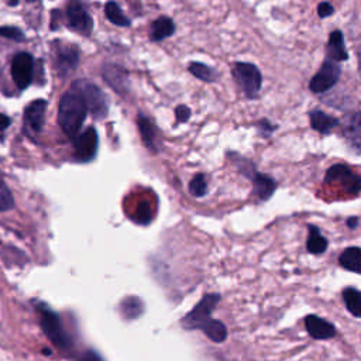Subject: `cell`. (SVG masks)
I'll list each match as a JSON object with an SVG mask.
<instances>
[{
	"label": "cell",
	"instance_id": "cell-13",
	"mask_svg": "<svg viewBox=\"0 0 361 361\" xmlns=\"http://www.w3.org/2000/svg\"><path fill=\"white\" fill-rule=\"evenodd\" d=\"M79 62V49L73 44L61 45L56 52V66L62 76L75 71Z\"/></svg>",
	"mask_w": 361,
	"mask_h": 361
},
{
	"label": "cell",
	"instance_id": "cell-25",
	"mask_svg": "<svg viewBox=\"0 0 361 361\" xmlns=\"http://www.w3.org/2000/svg\"><path fill=\"white\" fill-rule=\"evenodd\" d=\"M120 309H121V313L124 317L127 319H135V317H140L144 312V305L141 302L140 298H135V296H128L126 298L121 305H120Z\"/></svg>",
	"mask_w": 361,
	"mask_h": 361
},
{
	"label": "cell",
	"instance_id": "cell-1",
	"mask_svg": "<svg viewBox=\"0 0 361 361\" xmlns=\"http://www.w3.org/2000/svg\"><path fill=\"white\" fill-rule=\"evenodd\" d=\"M220 300L219 293L204 295L197 305L180 320L182 326L188 330H202L212 341L221 343L227 337L226 326L216 319L210 317L212 310Z\"/></svg>",
	"mask_w": 361,
	"mask_h": 361
},
{
	"label": "cell",
	"instance_id": "cell-16",
	"mask_svg": "<svg viewBox=\"0 0 361 361\" xmlns=\"http://www.w3.org/2000/svg\"><path fill=\"white\" fill-rule=\"evenodd\" d=\"M137 126H138V131L141 134V140H142L144 145L149 151L158 152V141H157L158 140V130H157L155 124L151 121V118H148L142 113H138Z\"/></svg>",
	"mask_w": 361,
	"mask_h": 361
},
{
	"label": "cell",
	"instance_id": "cell-31",
	"mask_svg": "<svg viewBox=\"0 0 361 361\" xmlns=\"http://www.w3.org/2000/svg\"><path fill=\"white\" fill-rule=\"evenodd\" d=\"M258 130L261 133L262 137H269L275 130H276V126H274L271 121H268L267 118H262L258 121Z\"/></svg>",
	"mask_w": 361,
	"mask_h": 361
},
{
	"label": "cell",
	"instance_id": "cell-5",
	"mask_svg": "<svg viewBox=\"0 0 361 361\" xmlns=\"http://www.w3.org/2000/svg\"><path fill=\"white\" fill-rule=\"evenodd\" d=\"M237 157H238V155H237ZM234 161H235V164H237L238 171H240L244 176H247V178L251 179L255 195H257L261 200H264V202L268 200V199L274 195V192H275V189H276V186H278L276 180H275L272 176H269V175H265V173L258 172V171L255 169V166H254L250 161H247V159H243L244 165H243L238 159H234Z\"/></svg>",
	"mask_w": 361,
	"mask_h": 361
},
{
	"label": "cell",
	"instance_id": "cell-34",
	"mask_svg": "<svg viewBox=\"0 0 361 361\" xmlns=\"http://www.w3.org/2000/svg\"><path fill=\"white\" fill-rule=\"evenodd\" d=\"M76 361H102V358L94 351H86Z\"/></svg>",
	"mask_w": 361,
	"mask_h": 361
},
{
	"label": "cell",
	"instance_id": "cell-11",
	"mask_svg": "<svg viewBox=\"0 0 361 361\" xmlns=\"http://www.w3.org/2000/svg\"><path fill=\"white\" fill-rule=\"evenodd\" d=\"M326 182H340L345 188L348 193L357 195L360 192V178L348 168L347 165L343 164H336L330 166L324 175Z\"/></svg>",
	"mask_w": 361,
	"mask_h": 361
},
{
	"label": "cell",
	"instance_id": "cell-29",
	"mask_svg": "<svg viewBox=\"0 0 361 361\" xmlns=\"http://www.w3.org/2000/svg\"><path fill=\"white\" fill-rule=\"evenodd\" d=\"M0 35L6 37V38H10V39H14V41H21L24 38L23 31L16 28V27H1L0 28Z\"/></svg>",
	"mask_w": 361,
	"mask_h": 361
},
{
	"label": "cell",
	"instance_id": "cell-12",
	"mask_svg": "<svg viewBox=\"0 0 361 361\" xmlns=\"http://www.w3.org/2000/svg\"><path fill=\"white\" fill-rule=\"evenodd\" d=\"M102 76L104 82L118 94H124L128 92L130 79L126 68L117 63H104L102 68Z\"/></svg>",
	"mask_w": 361,
	"mask_h": 361
},
{
	"label": "cell",
	"instance_id": "cell-28",
	"mask_svg": "<svg viewBox=\"0 0 361 361\" xmlns=\"http://www.w3.org/2000/svg\"><path fill=\"white\" fill-rule=\"evenodd\" d=\"M14 204V199L6 183L0 179V212L11 209Z\"/></svg>",
	"mask_w": 361,
	"mask_h": 361
},
{
	"label": "cell",
	"instance_id": "cell-9",
	"mask_svg": "<svg viewBox=\"0 0 361 361\" xmlns=\"http://www.w3.org/2000/svg\"><path fill=\"white\" fill-rule=\"evenodd\" d=\"M34 59L28 52H18L11 62V75L18 89H25L32 80Z\"/></svg>",
	"mask_w": 361,
	"mask_h": 361
},
{
	"label": "cell",
	"instance_id": "cell-21",
	"mask_svg": "<svg viewBox=\"0 0 361 361\" xmlns=\"http://www.w3.org/2000/svg\"><path fill=\"white\" fill-rule=\"evenodd\" d=\"M360 259H361V250L360 247L354 245V247H348L345 248L340 257H338V264L347 269L351 271L354 274L360 272Z\"/></svg>",
	"mask_w": 361,
	"mask_h": 361
},
{
	"label": "cell",
	"instance_id": "cell-36",
	"mask_svg": "<svg viewBox=\"0 0 361 361\" xmlns=\"http://www.w3.org/2000/svg\"><path fill=\"white\" fill-rule=\"evenodd\" d=\"M10 126V118L6 114H0V130H6Z\"/></svg>",
	"mask_w": 361,
	"mask_h": 361
},
{
	"label": "cell",
	"instance_id": "cell-26",
	"mask_svg": "<svg viewBox=\"0 0 361 361\" xmlns=\"http://www.w3.org/2000/svg\"><path fill=\"white\" fill-rule=\"evenodd\" d=\"M189 72L203 82H214L216 80V72L210 66H207L206 63H202V62H190Z\"/></svg>",
	"mask_w": 361,
	"mask_h": 361
},
{
	"label": "cell",
	"instance_id": "cell-35",
	"mask_svg": "<svg viewBox=\"0 0 361 361\" xmlns=\"http://www.w3.org/2000/svg\"><path fill=\"white\" fill-rule=\"evenodd\" d=\"M345 223H347V227H348V228L355 230V228L358 227V224H360V219H358V216H351V217H348V219L345 220Z\"/></svg>",
	"mask_w": 361,
	"mask_h": 361
},
{
	"label": "cell",
	"instance_id": "cell-33",
	"mask_svg": "<svg viewBox=\"0 0 361 361\" xmlns=\"http://www.w3.org/2000/svg\"><path fill=\"white\" fill-rule=\"evenodd\" d=\"M333 13H334V7H333L331 3H329V1H322V3H319V6H317V14H319L320 18L330 17Z\"/></svg>",
	"mask_w": 361,
	"mask_h": 361
},
{
	"label": "cell",
	"instance_id": "cell-22",
	"mask_svg": "<svg viewBox=\"0 0 361 361\" xmlns=\"http://www.w3.org/2000/svg\"><path fill=\"white\" fill-rule=\"evenodd\" d=\"M307 251L314 255H320L327 250V240L322 235L320 228L317 226H309V235L306 241Z\"/></svg>",
	"mask_w": 361,
	"mask_h": 361
},
{
	"label": "cell",
	"instance_id": "cell-4",
	"mask_svg": "<svg viewBox=\"0 0 361 361\" xmlns=\"http://www.w3.org/2000/svg\"><path fill=\"white\" fill-rule=\"evenodd\" d=\"M233 78L248 99H257L262 87V75L251 62H235L233 65Z\"/></svg>",
	"mask_w": 361,
	"mask_h": 361
},
{
	"label": "cell",
	"instance_id": "cell-17",
	"mask_svg": "<svg viewBox=\"0 0 361 361\" xmlns=\"http://www.w3.org/2000/svg\"><path fill=\"white\" fill-rule=\"evenodd\" d=\"M327 59L333 62H344L348 59V52L344 45V35L340 30L331 31L327 44Z\"/></svg>",
	"mask_w": 361,
	"mask_h": 361
},
{
	"label": "cell",
	"instance_id": "cell-6",
	"mask_svg": "<svg viewBox=\"0 0 361 361\" xmlns=\"http://www.w3.org/2000/svg\"><path fill=\"white\" fill-rule=\"evenodd\" d=\"M39 323L41 327L44 330V333L47 334V337L59 348H68L71 347V338L66 334V331L62 327L61 319L59 316L52 312L51 309L42 307L39 312Z\"/></svg>",
	"mask_w": 361,
	"mask_h": 361
},
{
	"label": "cell",
	"instance_id": "cell-7",
	"mask_svg": "<svg viewBox=\"0 0 361 361\" xmlns=\"http://www.w3.org/2000/svg\"><path fill=\"white\" fill-rule=\"evenodd\" d=\"M340 75H341L340 65L326 58L320 69L310 79L309 87L313 93H326L338 82Z\"/></svg>",
	"mask_w": 361,
	"mask_h": 361
},
{
	"label": "cell",
	"instance_id": "cell-19",
	"mask_svg": "<svg viewBox=\"0 0 361 361\" xmlns=\"http://www.w3.org/2000/svg\"><path fill=\"white\" fill-rule=\"evenodd\" d=\"M343 134L345 137V140L348 141L350 147L354 148L357 152L360 149V144H361V128H360V113L355 111L353 113L350 117H345L344 121V127H343Z\"/></svg>",
	"mask_w": 361,
	"mask_h": 361
},
{
	"label": "cell",
	"instance_id": "cell-18",
	"mask_svg": "<svg viewBox=\"0 0 361 361\" xmlns=\"http://www.w3.org/2000/svg\"><path fill=\"white\" fill-rule=\"evenodd\" d=\"M175 32V23L171 17L161 16L155 18L149 25V39L151 41H162L171 37Z\"/></svg>",
	"mask_w": 361,
	"mask_h": 361
},
{
	"label": "cell",
	"instance_id": "cell-27",
	"mask_svg": "<svg viewBox=\"0 0 361 361\" xmlns=\"http://www.w3.org/2000/svg\"><path fill=\"white\" fill-rule=\"evenodd\" d=\"M189 192L195 197H202L207 193V178L203 173H196L189 182Z\"/></svg>",
	"mask_w": 361,
	"mask_h": 361
},
{
	"label": "cell",
	"instance_id": "cell-24",
	"mask_svg": "<svg viewBox=\"0 0 361 361\" xmlns=\"http://www.w3.org/2000/svg\"><path fill=\"white\" fill-rule=\"evenodd\" d=\"M343 300L345 303L347 310L354 316V317H360L361 314V295L358 292V289L348 286L343 290Z\"/></svg>",
	"mask_w": 361,
	"mask_h": 361
},
{
	"label": "cell",
	"instance_id": "cell-30",
	"mask_svg": "<svg viewBox=\"0 0 361 361\" xmlns=\"http://www.w3.org/2000/svg\"><path fill=\"white\" fill-rule=\"evenodd\" d=\"M190 114H192V111L186 104H179L175 109V117H176L178 123H186L190 118Z\"/></svg>",
	"mask_w": 361,
	"mask_h": 361
},
{
	"label": "cell",
	"instance_id": "cell-20",
	"mask_svg": "<svg viewBox=\"0 0 361 361\" xmlns=\"http://www.w3.org/2000/svg\"><path fill=\"white\" fill-rule=\"evenodd\" d=\"M310 126L320 134H329L334 127L340 124L338 118L322 111V110H312L309 114Z\"/></svg>",
	"mask_w": 361,
	"mask_h": 361
},
{
	"label": "cell",
	"instance_id": "cell-15",
	"mask_svg": "<svg viewBox=\"0 0 361 361\" xmlns=\"http://www.w3.org/2000/svg\"><path fill=\"white\" fill-rule=\"evenodd\" d=\"M47 102L44 99H37L31 102L24 113V121L32 131H41L45 123Z\"/></svg>",
	"mask_w": 361,
	"mask_h": 361
},
{
	"label": "cell",
	"instance_id": "cell-32",
	"mask_svg": "<svg viewBox=\"0 0 361 361\" xmlns=\"http://www.w3.org/2000/svg\"><path fill=\"white\" fill-rule=\"evenodd\" d=\"M137 221L138 223H142V224H145V223H148L149 220H151V213H149V209H148V204L144 202V203H141L140 206H138V209H137Z\"/></svg>",
	"mask_w": 361,
	"mask_h": 361
},
{
	"label": "cell",
	"instance_id": "cell-23",
	"mask_svg": "<svg viewBox=\"0 0 361 361\" xmlns=\"http://www.w3.org/2000/svg\"><path fill=\"white\" fill-rule=\"evenodd\" d=\"M104 13L107 20L118 27H130L131 21L130 18L123 13L120 6L116 1H107L104 6Z\"/></svg>",
	"mask_w": 361,
	"mask_h": 361
},
{
	"label": "cell",
	"instance_id": "cell-2",
	"mask_svg": "<svg viewBox=\"0 0 361 361\" xmlns=\"http://www.w3.org/2000/svg\"><path fill=\"white\" fill-rule=\"evenodd\" d=\"M86 114V104L75 89H71L62 94L58 109V123L68 137L75 138L78 135Z\"/></svg>",
	"mask_w": 361,
	"mask_h": 361
},
{
	"label": "cell",
	"instance_id": "cell-8",
	"mask_svg": "<svg viewBox=\"0 0 361 361\" xmlns=\"http://www.w3.org/2000/svg\"><path fill=\"white\" fill-rule=\"evenodd\" d=\"M99 138L97 131L94 127H87L83 133L78 134L73 138V148H75V158L80 162L92 161L97 152Z\"/></svg>",
	"mask_w": 361,
	"mask_h": 361
},
{
	"label": "cell",
	"instance_id": "cell-10",
	"mask_svg": "<svg viewBox=\"0 0 361 361\" xmlns=\"http://www.w3.org/2000/svg\"><path fill=\"white\" fill-rule=\"evenodd\" d=\"M66 20L71 30L80 32L82 35H90L93 30V21L89 13L85 10V7L78 3H69L66 7Z\"/></svg>",
	"mask_w": 361,
	"mask_h": 361
},
{
	"label": "cell",
	"instance_id": "cell-3",
	"mask_svg": "<svg viewBox=\"0 0 361 361\" xmlns=\"http://www.w3.org/2000/svg\"><path fill=\"white\" fill-rule=\"evenodd\" d=\"M72 89H75L83 99L86 109L96 120L107 117L109 113V99L106 93L93 82L87 79H79L73 82Z\"/></svg>",
	"mask_w": 361,
	"mask_h": 361
},
{
	"label": "cell",
	"instance_id": "cell-14",
	"mask_svg": "<svg viewBox=\"0 0 361 361\" xmlns=\"http://www.w3.org/2000/svg\"><path fill=\"white\" fill-rule=\"evenodd\" d=\"M305 326H306L307 333L316 340H327V338H331L336 336L334 326L330 322H327L316 314L306 316Z\"/></svg>",
	"mask_w": 361,
	"mask_h": 361
}]
</instances>
